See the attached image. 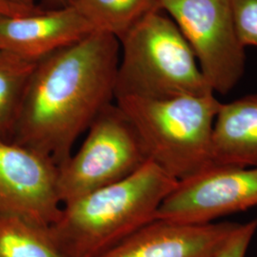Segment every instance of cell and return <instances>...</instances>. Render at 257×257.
Masks as SVG:
<instances>
[{
	"label": "cell",
	"mask_w": 257,
	"mask_h": 257,
	"mask_svg": "<svg viewBox=\"0 0 257 257\" xmlns=\"http://www.w3.org/2000/svg\"><path fill=\"white\" fill-rule=\"evenodd\" d=\"M238 224L156 219L99 257H214Z\"/></svg>",
	"instance_id": "obj_9"
},
{
	"label": "cell",
	"mask_w": 257,
	"mask_h": 257,
	"mask_svg": "<svg viewBox=\"0 0 257 257\" xmlns=\"http://www.w3.org/2000/svg\"><path fill=\"white\" fill-rule=\"evenodd\" d=\"M0 257H65L48 227L12 215H0Z\"/></svg>",
	"instance_id": "obj_14"
},
{
	"label": "cell",
	"mask_w": 257,
	"mask_h": 257,
	"mask_svg": "<svg viewBox=\"0 0 257 257\" xmlns=\"http://www.w3.org/2000/svg\"><path fill=\"white\" fill-rule=\"evenodd\" d=\"M114 102L136 128L149 161L177 181L213 166L215 93L168 98L120 96Z\"/></svg>",
	"instance_id": "obj_3"
},
{
	"label": "cell",
	"mask_w": 257,
	"mask_h": 257,
	"mask_svg": "<svg viewBox=\"0 0 257 257\" xmlns=\"http://www.w3.org/2000/svg\"><path fill=\"white\" fill-rule=\"evenodd\" d=\"M115 98L214 93L183 35L165 12L150 13L119 39ZM114 98V99H115Z\"/></svg>",
	"instance_id": "obj_4"
},
{
	"label": "cell",
	"mask_w": 257,
	"mask_h": 257,
	"mask_svg": "<svg viewBox=\"0 0 257 257\" xmlns=\"http://www.w3.org/2000/svg\"><path fill=\"white\" fill-rule=\"evenodd\" d=\"M212 163L257 167V92L221 102L213 125Z\"/></svg>",
	"instance_id": "obj_11"
},
{
	"label": "cell",
	"mask_w": 257,
	"mask_h": 257,
	"mask_svg": "<svg viewBox=\"0 0 257 257\" xmlns=\"http://www.w3.org/2000/svg\"><path fill=\"white\" fill-rule=\"evenodd\" d=\"M8 1L12 3H15V4H18V5L24 6V7H30V8L37 7L35 0H8Z\"/></svg>",
	"instance_id": "obj_19"
},
{
	"label": "cell",
	"mask_w": 257,
	"mask_h": 257,
	"mask_svg": "<svg viewBox=\"0 0 257 257\" xmlns=\"http://www.w3.org/2000/svg\"><path fill=\"white\" fill-rule=\"evenodd\" d=\"M85 134L81 146L57 167L62 205L128 177L149 161L136 128L115 102L102 110Z\"/></svg>",
	"instance_id": "obj_5"
},
{
	"label": "cell",
	"mask_w": 257,
	"mask_h": 257,
	"mask_svg": "<svg viewBox=\"0 0 257 257\" xmlns=\"http://www.w3.org/2000/svg\"><path fill=\"white\" fill-rule=\"evenodd\" d=\"M193 50L211 91L227 94L242 79L245 47L228 0H158Z\"/></svg>",
	"instance_id": "obj_6"
},
{
	"label": "cell",
	"mask_w": 257,
	"mask_h": 257,
	"mask_svg": "<svg viewBox=\"0 0 257 257\" xmlns=\"http://www.w3.org/2000/svg\"><path fill=\"white\" fill-rule=\"evenodd\" d=\"M61 207L57 166L30 148L0 139V215L49 228Z\"/></svg>",
	"instance_id": "obj_8"
},
{
	"label": "cell",
	"mask_w": 257,
	"mask_h": 257,
	"mask_svg": "<svg viewBox=\"0 0 257 257\" xmlns=\"http://www.w3.org/2000/svg\"><path fill=\"white\" fill-rule=\"evenodd\" d=\"M119 40L95 31L37 62L28 84L13 141L55 165L114 102Z\"/></svg>",
	"instance_id": "obj_1"
},
{
	"label": "cell",
	"mask_w": 257,
	"mask_h": 257,
	"mask_svg": "<svg viewBox=\"0 0 257 257\" xmlns=\"http://www.w3.org/2000/svg\"><path fill=\"white\" fill-rule=\"evenodd\" d=\"M255 207L257 167L211 166L178 181L156 219L203 225Z\"/></svg>",
	"instance_id": "obj_7"
},
{
	"label": "cell",
	"mask_w": 257,
	"mask_h": 257,
	"mask_svg": "<svg viewBox=\"0 0 257 257\" xmlns=\"http://www.w3.org/2000/svg\"><path fill=\"white\" fill-rule=\"evenodd\" d=\"M70 1L71 0H43L44 4L48 7L47 9H56L69 6Z\"/></svg>",
	"instance_id": "obj_18"
},
{
	"label": "cell",
	"mask_w": 257,
	"mask_h": 257,
	"mask_svg": "<svg viewBox=\"0 0 257 257\" xmlns=\"http://www.w3.org/2000/svg\"><path fill=\"white\" fill-rule=\"evenodd\" d=\"M243 46L257 48V0H228Z\"/></svg>",
	"instance_id": "obj_15"
},
{
	"label": "cell",
	"mask_w": 257,
	"mask_h": 257,
	"mask_svg": "<svg viewBox=\"0 0 257 257\" xmlns=\"http://www.w3.org/2000/svg\"><path fill=\"white\" fill-rule=\"evenodd\" d=\"M41 9L42 7L40 6L30 8L12 3L8 0H0V16H22L38 12Z\"/></svg>",
	"instance_id": "obj_17"
},
{
	"label": "cell",
	"mask_w": 257,
	"mask_h": 257,
	"mask_svg": "<svg viewBox=\"0 0 257 257\" xmlns=\"http://www.w3.org/2000/svg\"><path fill=\"white\" fill-rule=\"evenodd\" d=\"M177 180L148 161L133 175L62 205L48 228L65 257H99L156 220Z\"/></svg>",
	"instance_id": "obj_2"
},
{
	"label": "cell",
	"mask_w": 257,
	"mask_h": 257,
	"mask_svg": "<svg viewBox=\"0 0 257 257\" xmlns=\"http://www.w3.org/2000/svg\"><path fill=\"white\" fill-rule=\"evenodd\" d=\"M37 62L0 49V139L13 141L25 92Z\"/></svg>",
	"instance_id": "obj_12"
},
{
	"label": "cell",
	"mask_w": 257,
	"mask_h": 257,
	"mask_svg": "<svg viewBox=\"0 0 257 257\" xmlns=\"http://www.w3.org/2000/svg\"><path fill=\"white\" fill-rule=\"evenodd\" d=\"M257 232V217L238 224L214 257H246L248 247Z\"/></svg>",
	"instance_id": "obj_16"
},
{
	"label": "cell",
	"mask_w": 257,
	"mask_h": 257,
	"mask_svg": "<svg viewBox=\"0 0 257 257\" xmlns=\"http://www.w3.org/2000/svg\"><path fill=\"white\" fill-rule=\"evenodd\" d=\"M70 5L95 31L111 35L118 40L144 17L160 9L158 0H71Z\"/></svg>",
	"instance_id": "obj_13"
},
{
	"label": "cell",
	"mask_w": 257,
	"mask_h": 257,
	"mask_svg": "<svg viewBox=\"0 0 257 257\" xmlns=\"http://www.w3.org/2000/svg\"><path fill=\"white\" fill-rule=\"evenodd\" d=\"M95 32L73 6L0 16V49L39 61Z\"/></svg>",
	"instance_id": "obj_10"
}]
</instances>
